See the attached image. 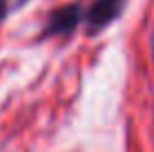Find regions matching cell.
Returning a JSON list of instances; mask_svg holds the SVG:
<instances>
[{
    "instance_id": "3957f363",
    "label": "cell",
    "mask_w": 154,
    "mask_h": 152,
    "mask_svg": "<svg viewBox=\"0 0 154 152\" xmlns=\"http://www.w3.org/2000/svg\"><path fill=\"white\" fill-rule=\"evenodd\" d=\"M14 2L16 0H0V23L7 18V14L14 9Z\"/></svg>"
},
{
    "instance_id": "277c9868",
    "label": "cell",
    "mask_w": 154,
    "mask_h": 152,
    "mask_svg": "<svg viewBox=\"0 0 154 152\" xmlns=\"http://www.w3.org/2000/svg\"><path fill=\"white\" fill-rule=\"evenodd\" d=\"M152 56H154V36H152Z\"/></svg>"
},
{
    "instance_id": "7a4b0ae2",
    "label": "cell",
    "mask_w": 154,
    "mask_h": 152,
    "mask_svg": "<svg viewBox=\"0 0 154 152\" xmlns=\"http://www.w3.org/2000/svg\"><path fill=\"white\" fill-rule=\"evenodd\" d=\"M123 5L125 0H94L83 16L89 31H100L107 25H112L123 11Z\"/></svg>"
},
{
    "instance_id": "6da1fadb",
    "label": "cell",
    "mask_w": 154,
    "mask_h": 152,
    "mask_svg": "<svg viewBox=\"0 0 154 152\" xmlns=\"http://www.w3.org/2000/svg\"><path fill=\"white\" fill-rule=\"evenodd\" d=\"M83 16H85V11L81 9V5H76V2L63 5V7H58L49 14L42 34L45 36H69L81 25Z\"/></svg>"
}]
</instances>
